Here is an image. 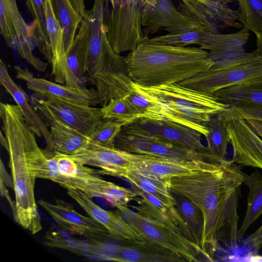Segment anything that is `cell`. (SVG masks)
<instances>
[{"instance_id": "12", "label": "cell", "mask_w": 262, "mask_h": 262, "mask_svg": "<svg viewBox=\"0 0 262 262\" xmlns=\"http://www.w3.org/2000/svg\"><path fill=\"white\" fill-rule=\"evenodd\" d=\"M233 156L231 161L262 169V139L232 105L223 111Z\"/></svg>"}, {"instance_id": "28", "label": "cell", "mask_w": 262, "mask_h": 262, "mask_svg": "<svg viewBox=\"0 0 262 262\" xmlns=\"http://www.w3.org/2000/svg\"><path fill=\"white\" fill-rule=\"evenodd\" d=\"M120 178L128 182L134 189L144 191L155 196L168 206L176 205L175 199L167 187L166 181L143 174L129 167Z\"/></svg>"}, {"instance_id": "38", "label": "cell", "mask_w": 262, "mask_h": 262, "mask_svg": "<svg viewBox=\"0 0 262 262\" xmlns=\"http://www.w3.org/2000/svg\"><path fill=\"white\" fill-rule=\"evenodd\" d=\"M206 31H208L201 30L178 34H167L151 38H148L143 42L176 47H186L191 45H199Z\"/></svg>"}, {"instance_id": "13", "label": "cell", "mask_w": 262, "mask_h": 262, "mask_svg": "<svg viewBox=\"0 0 262 262\" xmlns=\"http://www.w3.org/2000/svg\"><path fill=\"white\" fill-rule=\"evenodd\" d=\"M142 26L146 39L149 34L163 30L168 34L207 30L181 12L171 0H152L146 4L142 11Z\"/></svg>"}, {"instance_id": "49", "label": "cell", "mask_w": 262, "mask_h": 262, "mask_svg": "<svg viewBox=\"0 0 262 262\" xmlns=\"http://www.w3.org/2000/svg\"><path fill=\"white\" fill-rule=\"evenodd\" d=\"M152 1V0H146L145 4H147V3H149V2H150V1Z\"/></svg>"}, {"instance_id": "30", "label": "cell", "mask_w": 262, "mask_h": 262, "mask_svg": "<svg viewBox=\"0 0 262 262\" xmlns=\"http://www.w3.org/2000/svg\"><path fill=\"white\" fill-rule=\"evenodd\" d=\"M214 95L229 105L238 102L262 104V79L222 89Z\"/></svg>"}, {"instance_id": "31", "label": "cell", "mask_w": 262, "mask_h": 262, "mask_svg": "<svg viewBox=\"0 0 262 262\" xmlns=\"http://www.w3.org/2000/svg\"><path fill=\"white\" fill-rule=\"evenodd\" d=\"M124 97L134 109L137 118L167 119L172 121L166 109L159 102L139 91L134 82L131 89Z\"/></svg>"}, {"instance_id": "14", "label": "cell", "mask_w": 262, "mask_h": 262, "mask_svg": "<svg viewBox=\"0 0 262 262\" xmlns=\"http://www.w3.org/2000/svg\"><path fill=\"white\" fill-rule=\"evenodd\" d=\"M233 0H210L204 4L198 0H181L180 11L207 30L219 33L228 27L241 29L237 10L230 4Z\"/></svg>"}, {"instance_id": "26", "label": "cell", "mask_w": 262, "mask_h": 262, "mask_svg": "<svg viewBox=\"0 0 262 262\" xmlns=\"http://www.w3.org/2000/svg\"><path fill=\"white\" fill-rule=\"evenodd\" d=\"M43 122L50 128L51 156L73 155L90 141L88 137L60 121L51 119L45 120Z\"/></svg>"}, {"instance_id": "3", "label": "cell", "mask_w": 262, "mask_h": 262, "mask_svg": "<svg viewBox=\"0 0 262 262\" xmlns=\"http://www.w3.org/2000/svg\"><path fill=\"white\" fill-rule=\"evenodd\" d=\"M132 80L144 87L179 83L211 67L200 48L142 42L124 57Z\"/></svg>"}, {"instance_id": "11", "label": "cell", "mask_w": 262, "mask_h": 262, "mask_svg": "<svg viewBox=\"0 0 262 262\" xmlns=\"http://www.w3.org/2000/svg\"><path fill=\"white\" fill-rule=\"evenodd\" d=\"M29 102L43 122L57 120L89 138L103 120L101 108L81 105L34 93Z\"/></svg>"}, {"instance_id": "7", "label": "cell", "mask_w": 262, "mask_h": 262, "mask_svg": "<svg viewBox=\"0 0 262 262\" xmlns=\"http://www.w3.org/2000/svg\"><path fill=\"white\" fill-rule=\"evenodd\" d=\"M117 209L124 220L144 239L182 256L188 261H214L179 228L135 212L127 206H120Z\"/></svg>"}, {"instance_id": "51", "label": "cell", "mask_w": 262, "mask_h": 262, "mask_svg": "<svg viewBox=\"0 0 262 262\" xmlns=\"http://www.w3.org/2000/svg\"></svg>"}, {"instance_id": "48", "label": "cell", "mask_w": 262, "mask_h": 262, "mask_svg": "<svg viewBox=\"0 0 262 262\" xmlns=\"http://www.w3.org/2000/svg\"><path fill=\"white\" fill-rule=\"evenodd\" d=\"M249 260L251 261H262V255H253L250 257Z\"/></svg>"}, {"instance_id": "29", "label": "cell", "mask_w": 262, "mask_h": 262, "mask_svg": "<svg viewBox=\"0 0 262 262\" xmlns=\"http://www.w3.org/2000/svg\"><path fill=\"white\" fill-rule=\"evenodd\" d=\"M208 130L205 137L210 154L219 159H225L230 137L227 129L223 111L215 114L205 123Z\"/></svg>"}, {"instance_id": "33", "label": "cell", "mask_w": 262, "mask_h": 262, "mask_svg": "<svg viewBox=\"0 0 262 262\" xmlns=\"http://www.w3.org/2000/svg\"><path fill=\"white\" fill-rule=\"evenodd\" d=\"M51 2L55 17L64 31L66 50L68 54L83 18L75 11L70 0H51Z\"/></svg>"}, {"instance_id": "40", "label": "cell", "mask_w": 262, "mask_h": 262, "mask_svg": "<svg viewBox=\"0 0 262 262\" xmlns=\"http://www.w3.org/2000/svg\"><path fill=\"white\" fill-rule=\"evenodd\" d=\"M56 158L58 169L61 176L64 178L78 177L86 169L85 165L78 164L69 157L63 155H54Z\"/></svg>"}, {"instance_id": "42", "label": "cell", "mask_w": 262, "mask_h": 262, "mask_svg": "<svg viewBox=\"0 0 262 262\" xmlns=\"http://www.w3.org/2000/svg\"><path fill=\"white\" fill-rule=\"evenodd\" d=\"M230 105L234 107L243 118L257 120L262 122V104L238 102Z\"/></svg>"}, {"instance_id": "43", "label": "cell", "mask_w": 262, "mask_h": 262, "mask_svg": "<svg viewBox=\"0 0 262 262\" xmlns=\"http://www.w3.org/2000/svg\"><path fill=\"white\" fill-rule=\"evenodd\" d=\"M242 242L251 251L257 252L259 251L262 248V225Z\"/></svg>"}, {"instance_id": "37", "label": "cell", "mask_w": 262, "mask_h": 262, "mask_svg": "<svg viewBox=\"0 0 262 262\" xmlns=\"http://www.w3.org/2000/svg\"><path fill=\"white\" fill-rule=\"evenodd\" d=\"M101 110L104 119H113L124 125L137 118L136 112L124 97L111 99Z\"/></svg>"}, {"instance_id": "27", "label": "cell", "mask_w": 262, "mask_h": 262, "mask_svg": "<svg viewBox=\"0 0 262 262\" xmlns=\"http://www.w3.org/2000/svg\"><path fill=\"white\" fill-rule=\"evenodd\" d=\"M243 183L248 188L247 211L237 231V242L241 243L247 231L262 214V174L257 170L248 174L243 172Z\"/></svg>"}, {"instance_id": "17", "label": "cell", "mask_w": 262, "mask_h": 262, "mask_svg": "<svg viewBox=\"0 0 262 262\" xmlns=\"http://www.w3.org/2000/svg\"><path fill=\"white\" fill-rule=\"evenodd\" d=\"M46 27L49 40V55L47 60L56 82L80 88L81 84L70 70L67 59L64 31L55 17L51 0L45 1Z\"/></svg>"}, {"instance_id": "47", "label": "cell", "mask_w": 262, "mask_h": 262, "mask_svg": "<svg viewBox=\"0 0 262 262\" xmlns=\"http://www.w3.org/2000/svg\"><path fill=\"white\" fill-rule=\"evenodd\" d=\"M256 50L262 56V37L256 38Z\"/></svg>"}, {"instance_id": "15", "label": "cell", "mask_w": 262, "mask_h": 262, "mask_svg": "<svg viewBox=\"0 0 262 262\" xmlns=\"http://www.w3.org/2000/svg\"><path fill=\"white\" fill-rule=\"evenodd\" d=\"M124 245L100 246L98 259L121 262H181L185 258L146 239L127 240Z\"/></svg>"}, {"instance_id": "8", "label": "cell", "mask_w": 262, "mask_h": 262, "mask_svg": "<svg viewBox=\"0 0 262 262\" xmlns=\"http://www.w3.org/2000/svg\"><path fill=\"white\" fill-rule=\"evenodd\" d=\"M111 10L104 14L106 32L113 50L118 54L132 51L145 39L142 26V11L146 0H106Z\"/></svg>"}, {"instance_id": "41", "label": "cell", "mask_w": 262, "mask_h": 262, "mask_svg": "<svg viewBox=\"0 0 262 262\" xmlns=\"http://www.w3.org/2000/svg\"><path fill=\"white\" fill-rule=\"evenodd\" d=\"M67 59L70 70L82 84L88 78L84 76L81 72L79 48L77 42L75 39L67 54Z\"/></svg>"}, {"instance_id": "46", "label": "cell", "mask_w": 262, "mask_h": 262, "mask_svg": "<svg viewBox=\"0 0 262 262\" xmlns=\"http://www.w3.org/2000/svg\"><path fill=\"white\" fill-rule=\"evenodd\" d=\"M0 185L1 195L2 196H4L8 200L12 209L13 213H14L15 210V204L11 200V197L9 194L8 191L6 187L5 184L1 180Z\"/></svg>"}, {"instance_id": "45", "label": "cell", "mask_w": 262, "mask_h": 262, "mask_svg": "<svg viewBox=\"0 0 262 262\" xmlns=\"http://www.w3.org/2000/svg\"><path fill=\"white\" fill-rule=\"evenodd\" d=\"M251 128L262 139V122L252 119H245Z\"/></svg>"}, {"instance_id": "4", "label": "cell", "mask_w": 262, "mask_h": 262, "mask_svg": "<svg viewBox=\"0 0 262 262\" xmlns=\"http://www.w3.org/2000/svg\"><path fill=\"white\" fill-rule=\"evenodd\" d=\"M0 116L4 134L1 132V143L7 151L15 194V221L25 229L35 234L42 229L35 199V178L27 163L22 132L24 119L16 104L0 103Z\"/></svg>"}, {"instance_id": "34", "label": "cell", "mask_w": 262, "mask_h": 262, "mask_svg": "<svg viewBox=\"0 0 262 262\" xmlns=\"http://www.w3.org/2000/svg\"><path fill=\"white\" fill-rule=\"evenodd\" d=\"M170 192L175 199V207L178 212L190 230L195 243L200 246L204 223L201 210L185 196L176 192Z\"/></svg>"}, {"instance_id": "36", "label": "cell", "mask_w": 262, "mask_h": 262, "mask_svg": "<svg viewBox=\"0 0 262 262\" xmlns=\"http://www.w3.org/2000/svg\"><path fill=\"white\" fill-rule=\"evenodd\" d=\"M46 0H25L29 12L34 19V26L38 38V48L47 60L50 45L46 19Z\"/></svg>"}, {"instance_id": "22", "label": "cell", "mask_w": 262, "mask_h": 262, "mask_svg": "<svg viewBox=\"0 0 262 262\" xmlns=\"http://www.w3.org/2000/svg\"><path fill=\"white\" fill-rule=\"evenodd\" d=\"M130 124L152 135L190 149L210 154L207 147L201 142L202 135L184 125L167 119L153 120L142 118H137Z\"/></svg>"}, {"instance_id": "1", "label": "cell", "mask_w": 262, "mask_h": 262, "mask_svg": "<svg viewBox=\"0 0 262 262\" xmlns=\"http://www.w3.org/2000/svg\"><path fill=\"white\" fill-rule=\"evenodd\" d=\"M243 166L226 159L166 181L170 191L185 196L201 210L204 223L200 246L212 258L221 249L220 243L230 250L238 244L237 209Z\"/></svg>"}, {"instance_id": "20", "label": "cell", "mask_w": 262, "mask_h": 262, "mask_svg": "<svg viewBox=\"0 0 262 262\" xmlns=\"http://www.w3.org/2000/svg\"><path fill=\"white\" fill-rule=\"evenodd\" d=\"M78 164L101 168L97 173L120 178L129 167L128 152L115 147L102 146L89 141L73 155L68 156Z\"/></svg>"}, {"instance_id": "5", "label": "cell", "mask_w": 262, "mask_h": 262, "mask_svg": "<svg viewBox=\"0 0 262 262\" xmlns=\"http://www.w3.org/2000/svg\"><path fill=\"white\" fill-rule=\"evenodd\" d=\"M209 52L214 61L209 68L179 84L209 95L228 87L262 79V56L244 47L224 52Z\"/></svg>"}, {"instance_id": "39", "label": "cell", "mask_w": 262, "mask_h": 262, "mask_svg": "<svg viewBox=\"0 0 262 262\" xmlns=\"http://www.w3.org/2000/svg\"><path fill=\"white\" fill-rule=\"evenodd\" d=\"M124 125L113 119H103L90 137V141L106 146L114 147L116 136Z\"/></svg>"}, {"instance_id": "24", "label": "cell", "mask_w": 262, "mask_h": 262, "mask_svg": "<svg viewBox=\"0 0 262 262\" xmlns=\"http://www.w3.org/2000/svg\"><path fill=\"white\" fill-rule=\"evenodd\" d=\"M0 82L6 91L12 96L20 110L26 122L38 137H43L46 144L44 150L50 156L52 142L50 130L32 107L29 100L22 90L12 80L5 63L0 61Z\"/></svg>"}, {"instance_id": "2", "label": "cell", "mask_w": 262, "mask_h": 262, "mask_svg": "<svg viewBox=\"0 0 262 262\" xmlns=\"http://www.w3.org/2000/svg\"><path fill=\"white\" fill-rule=\"evenodd\" d=\"M83 18L75 39L79 48L82 75L95 85L100 104L125 97L132 88L124 57L113 50L107 37L104 4L95 0Z\"/></svg>"}, {"instance_id": "6", "label": "cell", "mask_w": 262, "mask_h": 262, "mask_svg": "<svg viewBox=\"0 0 262 262\" xmlns=\"http://www.w3.org/2000/svg\"><path fill=\"white\" fill-rule=\"evenodd\" d=\"M134 84L139 91L159 102L173 122L191 128L205 137L208 133L205 123L212 115L229 106L214 95L204 94L179 83L153 87Z\"/></svg>"}, {"instance_id": "23", "label": "cell", "mask_w": 262, "mask_h": 262, "mask_svg": "<svg viewBox=\"0 0 262 262\" xmlns=\"http://www.w3.org/2000/svg\"><path fill=\"white\" fill-rule=\"evenodd\" d=\"M67 193L86 213L103 225L112 238L119 241L143 239L139 233L132 227L121 214L105 210L95 203L92 198L82 192L67 189Z\"/></svg>"}, {"instance_id": "32", "label": "cell", "mask_w": 262, "mask_h": 262, "mask_svg": "<svg viewBox=\"0 0 262 262\" xmlns=\"http://www.w3.org/2000/svg\"><path fill=\"white\" fill-rule=\"evenodd\" d=\"M71 234L64 230L49 231L45 236L44 243L48 246L61 248L77 254L96 257L97 244L76 239Z\"/></svg>"}, {"instance_id": "16", "label": "cell", "mask_w": 262, "mask_h": 262, "mask_svg": "<svg viewBox=\"0 0 262 262\" xmlns=\"http://www.w3.org/2000/svg\"><path fill=\"white\" fill-rule=\"evenodd\" d=\"M38 204L56 221L61 228L74 234L85 238L92 243H104L110 237L105 227L91 217L84 216L77 212L72 207L61 201L52 204L39 200Z\"/></svg>"}, {"instance_id": "35", "label": "cell", "mask_w": 262, "mask_h": 262, "mask_svg": "<svg viewBox=\"0 0 262 262\" xmlns=\"http://www.w3.org/2000/svg\"><path fill=\"white\" fill-rule=\"evenodd\" d=\"M239 20L243 27L262 37V0H236Z\"/></svg>"}, {"instance_id": "50", "label": "cell", "mask_w": 262, "mask_h": 262, "mask_svg": "<svg viewBox=\"0 0 262 262\" xmlns=\"http://www.w3.org/2000/svg\"><path fill=\"white\" fill-rule=\"evenodd\" d=\"M206 1L208 2V1H210V0H206Z\"/></svg>"}, {"instance_id": "19", "label": "cell", "mask_w": 262, "mask_h": 262, "mask_svg": "<svg viewBox=\"0 0 262 262\" xmlns=\"http://www.w3.org/2000/svg\"><path fill=\"white\" fill-rule=\"evenodd\" d=\"M59 185L66 189L78 190L91 198H103L116 208L127 206L138 195L136 191L102 179L98 176L97 170L91 168L79 177L63 178Z\"/></svg>"}, {"instance_id": "9", "label": "cell", "mask_w": 262, "mask_h": 262, "mask_svg": "<svg viewBox=\"0 0 262 262\" xmlns=\"http://www.w3.org/2000/svg\"><path fill=\"white\" fill-rule=\"evenodd\" d=\"M115 147L128 153L178 160L221 161L208 153L196 151L152 135L128 123L116 136Z\"/></svg>"}, {"instance_id": "44", "label": "cell", "mask_w": 262, "mask_h": 262, "mask_svg": "<svg viewBox=\"0 0 262 262\" xmlns=\"http://www.w3.org/2000/svg\"><path fill=\"white\" fill-rule=\"evenodd\" d=\"M1 180L9 187L13 188L12 179L8 174L3 162L1 161Z\"/></svg>"}, {"instance_id": "25", "label": "cell", "mask_w": 262, "mask_h": 262, "mask_svg": "<svg viewBox=\"0 0 262 262\" xmlns=\"http://www.w3.org/2000/svg\"><path fill=\"white\" fill-rule=\"evenodd\" d=\"M141 199L138 206L134 208L137 212L162 222L168 225L179 228L191 241L195 243L190 230L178 212L175 206H168L155 196L139 189H134Z\"/></svg>"}, {"instance_id": "21", "label": "cell", "mask_w": 262, "mask_h": 262, "mask_svg": "<svg viewBox=\"0 0 262 262\" xmlns=\"http://www.w3.org/2000/svg\"><path fill=\"white\" fill-rule=\"evenodd\" d=\"M128 156L131 162L129 168L164 181L191 173L208 167L212 163L220 162L178 160L131 153H128Z\"/></svg>"}, {"instance_id": "18", "label": "cell", "mask_w": 262, "mask_h": 262, "mask_svg": "<svg viewBox=\"0 0 262 262\" xmlns=\"http://www.w3.org/2000/svg\"><path fill=\"white\" fill-rule=\"evenodd\" d=\"M16 77L26 82L28 89L41 95L52 97L74 104L94 106L100 104L94 88H74L36 77L27 68L14 66Z\"/></svg>"}, {"instance_id": "10", "label": "cell", "mask_w": 262, "mask_h": 262, "mask_svg": "<svg viewBox=\"0 0 262 262\" xmlns=\"http://www.w3.org/2000/svg\"><path fill=\"white\" fill-rule=\"evenodd\" d=\"M1 33L8 46L39 72H44L48 66L34 54L38 46L35 26L24 19L16 0H0Z\"/></svg>"}]
</instances>
